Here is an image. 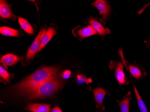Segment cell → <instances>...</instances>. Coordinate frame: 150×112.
<instances>
[{
    "mask_svg": "<svg viewBox=\"0 0 150 112\" xmlns=\"http://www.w3.org/2000/svg\"><path fill=\"white\" fill-rule=\"evenodd\" d=\"M58 71L57 67H42L16 85L13 88L17 93L25 95L46 82L58 78Z\"/></svg>",
    "mask_w": 150,
    "mask_h": 112,
    "instance_id": "obj_1",
    "label": "cell"
},
{
    "mask_svg": "<svg viewBox=\"0 0 150 112\" xmlns=\"http://www.w3.org/2000/svg\"><path fill=\"white\" fill-rule=\"evenodd\" d=\"M64 82L58 78L43 83L25 95L28 99H39L53 96L64 86Z\"/></svg>",
    "mask_w": 150,
    "mask_h": 112,
    "instance_id": "obj_2",
    "label": "cell"
},
{
    "mask_svg": "<svg viewBox=\"0 0 150 112\" xmlns=\"http://www.w3.org/2000/svg\"><path fill=\"white\" fill-rule=\"evenodd\" d=\"M124 64L122 61L116 62L112 61L110 62L109 67L112 70H114L115 76L120 85H128L129 82L126 80V76L124 72Z\"/></svg>",
    "mask_w": 150,
    "mask_h": 112,
    "instance_id": "obj_3",
    "label": "cell"
},
{
    "mask_svg": "<svg viewBox=\"0 0 150 112\" xmlns=\"http://www.w3.org/2000/svg\"><path fill=\"white\" fill-rule=\"evenodd\" d=\"M98 10L100 15L103 17L100 20V23L105 25L111 13V7L108 2L105 0H97L92 3Z\"/></svg>",
    "mask_w": 150,
    "mask_h": 112,
    "instance_id": "obj_4",
    "label": "cell"
},
{
    "mask_svg": "<svg viewBox=\"0 0 150 112\" xmlns=\"http://www.w3.org/2000/svg\"><path fill=\"white\" fill-rule=\"evenodd\" d=\"M46 30L45 29H42L40 32L35 40H34L32 45L28 49L26 56V60L27 61L33 59L35 56V54L38 52L42 42L43 36L45 33Z\"/></svg>",
    "mask_w": 150,
    "mask_h": 112,
    "instance_id": "obj_5",
    "label": "cell"
},
{
    "mask_svg": "<svg viewBox=\"0 0 150 112\" xmlns=\"http://www.w3.org/2000/svg\"><path fill=\"white\" fill-rule=\"evenodd\" d=\"M90 89L94 95L95 101L97 104V108H99L102 110H105L103 103L105 96L108 94L106 90L102 87L93 88H91V87H90Z\"/></svg>",
    "mask_w": 150,
    "mask_h": 112,
    "instance_id": "obj_6",
    "label": "cell"
},
{
    "mask_svg": "<svg viewBox=\"0 0 150 112\" xmlns=\"http://www.w3.org/2000/svg\"><path fill=\"white\" fill-rule=\"evenodd\" d=\"M0 16L5 19H16V16L12 12L10 6L5 1H0Z\"/></svg>",
    "mask_w": 150,
    "mask_h": 112,
    "instance_id": "obj_7",
    "label": "cell"
},
{
    "mask_svg": "<svg viewBox=\"0 0 150 112\" xmlns=\"http://www.w3.org/2000/svg\"><path fill=\"white\" fill-rule=\"evenodd\" d=\"M50 107L49 104L28 103L25 109L32 112H50Z\"/></svg>",
    "mask_w": 150,
    "mask_h": 112,
    "instance_id": "obj_8",
    "label": "cell"
},
{
    "mask_svg": "<svg viewBox=\"0 0 150 112\" xmlns=\"http://www.w3.org/2000/svg\"><path fill=\"white\" fill-rule=\"evenodd\" d=\"M22 57H18L13 54H7L1 58V63L5 66H12L22 59Z\"/></svg>",
    "mask_w": 150,
    "mask_h": 112,
    "instance_id": "obj_9",
    "label": "cell"
},
{
    "mask_svg": "<svg viewBox=\"0 0 150 112\" xmlns=\"http://www.w3.org/2000/svg\"><path fill=\"white\" fill-rule=\"evenodd\" d=\"M88 23L92 26L93 29L97 32V34L102 36L104 37L105 35L110 34V30L107 28H105L100 23L98 22L94 18H91L88 20Z\"/></svg>",
    "mask_w": 150,
    "mask_h": 112,
    "instance_id": "obj_10",
    "label": "cell"
},
{
    "mask_svg": "<svg viewBox=\"0 0 150 112\" xmlns=\"http://www.w3.org/2000/svg\"><path fill=\"white\" fill-rule=\"evenodd\" d=\"M56 33L57 32L54 28L51 27L49 28V29L46 31L44 36H43L42 42L40 43V46L38 50V53H39L47 44L48 43L50 40L56 34Z\"/></svg>",
    "mask_w": 150,
    "mask_h": 112,
    "instance_id": "obj_11",
    "label": "cell"
},
{
    "mask_svg": "<svg viewBox=\"0 0 150 112\" xmlns=\"http://www.w3.org/2000/svg\"><path fill=\"white\" fill-rule=\"evenodd\" d=\"M130 74L133 76V77L135 79H140L144 77V75H146L145 73H144V70H142L139 67L137 66L129 64L127 65Z\"/></svg>",
    "mask_w": 150,
    "mask_h": 112,
    "instance_id": "obj_12",
    "label": "cell"
},
{
    "mask_svg": "<svg viewBox=\"0 0 150 112\" xmlns=\"http://www.w3.org/2000/svg\"><path fill=\"white\" fill-rule=\"evenodd\" d=\"M131 92H130L124 97L122 101H117L120 108V112H129V102L131 100Z\"/></svg>",
    "mask_w": 150,
    "mask_h": 112,
    "instance_id": "obj_13",
    "label": "cell"
},
{
    "mask_svg": "<svg viewBox=\"0 0 150 112\" xmlns=\"http://www.w3.org/2000/svg\"><path fill=\"white\" fill-rule=\"evenodd\" d=\"M77 33L78 36L81 38H85L97 34L92 26L91 25L79 29L77 31Z\"/></svg>",
    "mask_w": 150,
    "mask_h": 112,
    "instance_id": "obj_14",
    "label": "cell"
},
{
    "mask_svg": "<svg viewBox=\"0 0 150 112\" xmlns=\"http://www.w3.org/2000/svg\"><path fill=\"white\" fill-rule=\"evenodd\" d=\"M18 19L20 26L28 34H33L34 30L33 27L27 20L21 17L18 18Z\"/></svg>",
    "mask_w": 150,
    "mask_h": 112,
    "instance_id": "obj_15",
    "label": "cell"
},
{
    "mask_svg": "<svg viewBox=\"0 0 150 112\" xmlns=\"http://www.w3.org/2000/svg\"><path fill=\"white\" fill-rule=\"evenodd\" d=\"M0 32L2 35L9 37H17L19 35V31L7 27H1Z\"/></svg>",
    "mask_w": 150,
    "mask_h": 112,
    "instance_id": "obj_16",
    "label": "cell"
},
{
    "mask_svg": "<svg viewBox=\"0 0 150 112\" xmlns=\"http://www.w3.org/2000/svg\"><path fill=\"white\" fill-rule=\"evenodd\" d=\"M133 86H134V92L136 97L137 98V102H138V106H139L140 111V112H148L144 102L142 99L141 97L138 90L136 87L134 85V83H133Z\"/></svg>",
    "mask_w": 150,
    "mask_h": 112,
    "instance_id": "obj_17",
    "label": "cell"
},
{
    "mask_svg": "<svg viewBox=\"0 0 150 112\" xmlns=\"http://www.w3.org/2000/svg\"><path fill=\"white\" fill-rule=\"evenodd\" d=\"M0 76L1 79L6 82H8L11 79V75L2 66L0 67Z\"/></svg>",
    "mask_w": 150,
    "mask_h": 112,
    "instance_id": "obj_18",
    "label": "cell"
},
{
    "mask_svg": "<svg viewBox=\"0 0 150 112\" xmlns=\"http://www.w3.org/2000/svg\"><path fill=\"white\" fill-rule=\"evenodd\" d=\"M71 75V72L69 70H66L61 74V77L65 79H69Z\"/></svg>",
    "mask_w": 150,
    "mask_h": 112,
    "instance_id": "obj_19",
    "label": "cell"
},
{
    "mask_svg": "<svg viewBox=\"0 0 150 112\" xmlns=\"http://www.w3.org/2000/svg\"><path fill=\"white\" fill-rule=\"evenodd\" d=\"M52 112H62V111L59 108L56 106L53 108Z\"/></svg>",
    "mask_w": 150,
    "mask_h": 112,
    "instance_id": "obj_20",
    "label": "cell"
},
{
    "mask_svg": "<svg viewBox=\"0 0 150 112\" xmlns=\"http://www.w3.org/2000/svg\"><path fill=\"white\" fill-rule=\"evenodd\" d=\"M146 44V47L148 49H150V41H145Z\"/></svg>",
    "mask_w": 150,
    "mask_h": 112,
    "instance_id": "obj_21",
    "label": "cell"
}]
</instances>
